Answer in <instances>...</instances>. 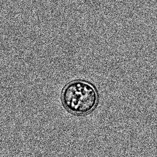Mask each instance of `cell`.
<instances>
[{
    "label": "cell",
    "instance_id": "6da1fadb",
    "mask_svg": "<svg viewBox=\"0 0 157 157\" xmlns=\"http://www.w3.org/2000/svg\"><path fill=\"white\" fill-rule=\"evenodd\" d=\"M61 99L63 106L70 113L85 116L92 113L98 107L99 94L92 83L77 79L65 86L62 90Z\"/></svg>",
    "mask_w": 157,
    "mask_h": 157
}]
</instances>
